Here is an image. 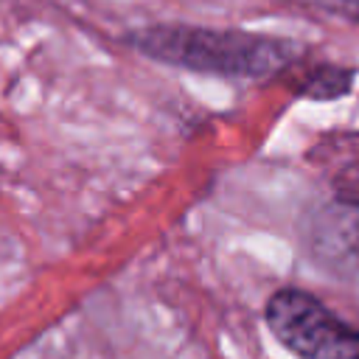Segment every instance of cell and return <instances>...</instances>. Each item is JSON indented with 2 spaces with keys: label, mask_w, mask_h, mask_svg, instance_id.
Segmentation results:
<instances>
[{
  "label": "cell",
  "mask_w": 359,
  "mask_h": 359,
  "mask_svg": "<svg viewBox=\"0 0 359 359\" xmlns=\"http://www.w3.org/2000/svg\"><path fill=\"white\" fill-rule=\"evenodd\" d=\"M123 39L146 59L230 79H266L297 59V42L244 28L157 22L129 31Z\"/></svg>",
  "instance_id": "1"
},
{
  "label": "cell",
  "mask_w": 359,
  "mask_h": 359,
  "mask_svg": "<svg viewBox=\"0 0 359 359\" xmlns=\"http://www.w3.org/2000/svg\"><path fill=\"white\" fill-rule=\"evenodd\" d=\"M264 320L269 334L297 359H359V328L303 289L283 286L272 292Z\"/></svg>",
  "instance_id": "2"
},
{
  "label": "cell",
  "mask_w": 359,
  "mask_h": 359,
  "mask_svg": "<svg viewBox=\"0 0 359 359\" xmlns=\"http://www.w3.org/2000/svg\"><path fill=\"white\" fill-rule=\"evenodd\" d=\"M320 244L359 266V205H337L320 224Z\"/></svg>",
  "instance_id": "3"
},
{
  "label": "cell",
  "mask_w": 359,
  "mask_h": 359,
  "mask_svg": "<svg viewBox=\"0 0 359 359\" xmlns=\"http://www.w3.org/2000/svg\"><path fill=\"white\" fill-rule=\"evenodd\" d=\"M339 8H345L348 14H353V17H359V0H334Z\"/></svg>",
  "instance_id": "4"
}]
</instances>
